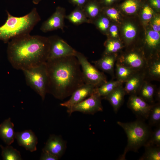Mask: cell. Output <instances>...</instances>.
Listing matches in <instances>:
<instances>
[{
	"label": "cell",
	"mask_w": 160,
	"mask_h": 160,
	"mask_svg": "<svg viewBox=\"0 0 160 160\" xmlns=\"http://www.w3.org/2000/svg\"><path fill=\"white\" fill-rule=\"evenodd\" d=\"M47 93L62 100L84 84L81 67L75 56L47 61Z\"/></svg>",
	"instance_id": "6da1fadb"
},
{
	"label": "cell",
	"mask_w": 160,
	"mask_h": 160,
	"mask_svg": "<svg viewBox=\"0 0 160 160\" xmlns=\"http://www.w3.org/2000/svg\"><path fill=\"white\" fill-rule=\"evenodd\" d=\"M8 43V59L15 69L22 71L47 60L50 46L48 37L28 34L12 39Z\"/></svg>",
	"instance_id": "7a4b0ae2"
},
{
	"label": "cell",
	"mask_w": 160,
	"mask_h": 160,
	"mask_svg": "<svg viewBox=\"0 0 160 160\" xmlns=\"http://www.w3.org/2000/svg\"><path fill=\"white\" fill-rule=\"evenodd\" d=\"M7 18L0 27V40L8 43L14 38L30 34L35 26L41 20L37 9L33 8L26 15L14 16L7 11Z\"/></svg>",
	"instance_id": "3957f363"
},
{
	"label": "cell",
	"mask_w": 160,
	"mask_h": 160,
	"mask_svg": "<svg viewBox=\"0 0 160 160\" xmlns=\"http://www.w3.org/2000/svg\"><path fill=\"white\" fill-rule=\"evenodd\" d=\"M117 123L123 129L127 137V145L123 153L119 158L120 160H125L128 152H137L141 147L144 146L151 133L149 127L140 120L126 123L118 121Z\"/></svg>",
	"instance_id": "277c9868"
},
{
	"label": "cell",
	"mask_w": 160,
	"mask_h": 160,
	"mask_svg": "<svg viewBox=\"0 0 160 160\" xmlns=\"http://www.w3.org/2000/svg\"><path fill=\"white\" fill-rule=\"evenodd\" d=\"M27 84L44 100L47 93L48 74L46 63L22 70Z\"/></svg>",
	"instance_id": "5b68a950"
},
{
	"label": "cell",
	"mask_w": 160,
	"mask_h": 160,
	"mask_svg": "<svg viewBox=\"0 0 160 160\" xmlns=\"http://www.w3.org/2000/svg\"><path fill=\"white\" fill-rule=\"evenodd\" d=\"M75 56L81 68L84 83L90 84L97 87L108 81L105 74L92 65L83 54L77 51Z\"/></svg>",
	"instance_id": "8992f818"
},
{
	"label": "cell",
	"mask_w": 160,
	"mask_h": 160,
	"mask_svg": "<svg viewBox=\"0 0 160 160\" xmlns=\"http://www.w3.org/2000/svg\"><path fill=\"white\" fill-rule=\"evenodd\" d=\"M102 99L94 91L90 96L83 101L67 108V112L70 115L76 111L93 115L98 112L102 111L103 108L101 103Z\"/></svg>",
	"instance_id": "52a82bcc"
},
{
	"label": "cell",
	"mask_w": 160,
	"mask_h": 160,
	"mask_svg": "<svg viewBox=\"0 0 160 160\" xmlns=\"http://www.w3.org/2000/svg\"><path fill=\"white\" fill-rule=\"evenodd\" d=\"M48 37L50 46L47 61L70 56H75L77 51L63 39L57 36Z\"/></svg>",
	"instance_id": "ba28073f"
},
{
	"label": "cell",
	"mask_w": 160,
	"mask_h": 160,
	"mask_svg": "<svg viewBox=\"0 0 160 160\" xmlns=\"http://www.w3.org/2000/svg\"><path fill=\"white\" fill-rule=\"evenodd\" d=\"M66 11L64 8L58 6L55 12L42 23L40 30L44 33L60 29L63 30Z\"/></svg>",
	"instance_id": "9c48e42d"
},
{
	"label": "cell",
	"mask_w": 160,
	"mask_h": 160,
	"mask_svg": "<svg viewBox=\"0 0 160 160\" xmlns=\"http://www.w3.org/2000/svg\"><path fill=\"white\" fill-rule=\"evenodd\" d=\"M152 105L137 95H130L127 103L128 107L137 116L146 119H148Z\"/></svg>",
	"instance_id": "30bf717a"
},
{
	"label": "cell",
	"mask_w": 160,
	"mask_h": 160,
	"mask_svg": "<svg viewBox=\"0 0 160 160\" xmlns=\"http://www.w3.org/2000/svg\"><path fill=\"white\" fill-rule=\"evenodd\" d=\"M117 61L116 63L137 71L144 70L147 62L146 58L136 52H131L122 56Z\"/></svg>",
	"instance_id": "8fae6325"
},
{
	"label": "cell",
	"mask_w": 160,
	"mask_h": 160,
	"mask_svg": "<svg viewBox=\"0 0 160 160\" xmlns=\"http://www.w3.org/2000/svg\"><path fill=\"white\" fill-rule=\"evenodd\" d=\"M95 88L93 85L84 83L73 92L69 100L60 105L67 108L77 104L90 96L94 92Z\"/></svg>",
	"instance_id": "7c38bea8"
},
{
	"label": "cell",
	"mask_w": 160,
	"mask_h": 160,
	"mask_svg": "<svg viewBox=\"0 0 160 160\" xmlns=\"http://www.w3.org/2000/svg\"><path fill=\"white\" fill-rule=\"evenodd\" d=\"M66 148V143L59 136L50 135L42 151L56 156L59 159L63 155Z\"/></svg>",
	"instance_id": "4fadbf2b"
},
{
	"label": "cell",
	"mask_w": 160,
	"mask_h": 160,
	"mask_svg": "<svg viewBox=\"0 0 160 160\" xmlns=\"http://www.w3.org/2000/svg\"><path fill=\"white\" fill-rule=\"evenodd\" d=\"M15 138L18 145L27 150L31 152L36 150L38 138L31 130H25L15 132Z\"/></svg>",
	"instance_id": "5bb4252c"
},
{
	"label": "cell",
	"mask_w": 160,
	"mask_h": 160,
	"mask_svg": "<svg viewBox=\"0 0 160 160\" xmlns=\"http://www.w3.org/2000/svg\"><path fill=\"white\" fill-rule=\"evenodd\" d=\"M145 80L144 70L137 71L125 82L124 89L126 95H137L138 91Z\"/></svg>",
	"instance_id": "9a60e30c"
},
{
	"label": "cell",
	"mask_w": 160,
	"mask_h": 160,
	"mask_svg": "<svg viewBox=\"0 0 160 160\" xmlns=\"http://www.w3.org/2000/svg\"><path fill=\"white\" fill-rule=\"evenodd\" d=\"M125 95L124 87L122 84L107 95L102 98L108 100L112 106L114 112L116 113L123 103Z\"/></svg>",
	"instance_id": "2e32d148"
},
{
	"label": "cell",
	"mask_w": 160,
	"mask_h": 160,
	"mask_svg": "<svg viewBox=\"0 0 160 160\" xmlns=\"http://www.w3.org/2000/svg\"><path fill=\"white\" fill-rule=\"evenodd\" d=\"M116 59V55L111 54L104 55L99 60L93 61L92 63L97 68L109 74L114 78V66Z\"/></svg>",
	"instance_id": "e0dca14e"
},
{
	"label": "cell",
	"mask_w": 160,
	"mask_h": 160,
	"mask_svg": "<svg viewBox=\"0 0 160 160\" xmlns=\"http://www.w3.org/2000/svg\"><path fill=\"white\" fill-rule=\"evenodd\" d=\"M15 134L11 118L5 119L0 124V137L7 145H10L14 142Z\"/></svg>",
	"instance_id": "ac0fdd59"
},
{
	"label": "cell",
	"mask_w": 160,
	"mask_h": 160,
	"mask_svg": "<svg viewBox=\"0 0 160 160\" xmlns=\"http://www.w3.org/2000/svg\"><path fill=\"white\" fill-rule=\"evenodd\" d=\"M151 58L147 60L144 70L145 79L159 81L160 60L159 58Z\"/></svg>",
	"instance_id": "d6986e66"
},
{
	"label": "cell",
	"mask_w": 160,
	"mask_h": 160,
	"mask_svg": "<svg viewBox=\"0 0 160 160\" xmlns=\"http://www.w3.org/2000/svg\"><path fill=\"white\" fill-rule=\"evenodd\" d=\"M156 89L154 85L145 79L140 88L137 95L150 104L154 103V95Z\"/></svg>",
	"instance_id": "ffe728a7"
},
{
	"label": "cell",
	"mask_w": 160,
	"mask_h": 160,
	"mask_svg": "<svg viewBox=\"0 0 160 160\" xmlns=\"http://www.w3.org/2000/svg\"><path fill=\"white\" fill-rule=\"evenodd\" d=\"M65 18L75 25L91 23L87 17L83 9L78 7H76L70 14L66 15Z\"/></svg>",
	"instance_id": "44dd1931"
},
{
	"label": "cell",
	"mask_w": 160,
	"mask_h": 160,
	"mask_svg": "<svg viewBox=\"0 0 160 160\" xmlns=\"http://www.w3.org/2000/svg\"><path fill=\"white\" fill-rule=\"evenodd\" d=\"M137 72L129 67L117 63H116V80L122 83L126 82Z\"/></svg>",
	"instance_id": "7402d4cb"
},
{
	"label": "cell",
	"mask_w": 160,
	"mask_h": 160,
	"mask_svg": "<svg viewBox=\"0 0 160 160\" xmlns=\"http://www.w3.org/2000/svg\"><path fill=\"white\" fill-rule=\"evenodd\" d=\"M123 84L117 80H111L107 81L99 87H96L95 92L102 98L107 95L117 87Z\"/></svg>",
	"instance_id": "603a6c76"
},
{
	"label": "cell",
	"mask_w": 160,
	"mask_h": 160,
	"mask_svg": "<svg viewBox=\"0 0 160 160\" xmlns=\"http://www.w3.org/2000/svg\"><path fill=\"white\" fill-rule=\"evenodd\" d=\"M99 3L96 0H89L83 8V9L88 19L92 20L96 18L100 12Z\"/></svg>",
	"instance_id": "cb8c5ba5"
},
{
	"label": "cell",
	"mask_w": 160,
	"mask_h": 160,
	"mask_svg": "<svg viewBox=\"0 0 160 160\" xmlns=\"http://www.w3.org/2000/svg\"><path fill=\"white\" fill-rule=\"evenodd\" d=\"M1 155L4 160H21L22 159L19 151L10 145H0Z\"/></svg>",
	"instance_id": "d4e9b609"
},
{
	"label": "cell",
	"mask_w": 160,
	"mask_h": 160,
	"mask_svg": "<svg viewBox=\"0 0 160 160\" xmlns=\"http://www.w3.org/2000/svg\"><path fill=\"white\" fill-rule=\"evenodd\" d=\"M144 154L139 159L140 160H160V147L154 145L145 146Z\"/></svg>",
	"instance_id": "484cf974"
},
{
	"label": "cell",
	"mask_w": 160,
	"mask_h": 160,
	"mask_svg": "<svg viewBox=\"0 0 160 160\" xmlns=\"http://www.w3.org/2000/svg\"><path fill=\"white\" fill-rule=\"evenodd\" d=\"M148 119L150 125L155 126L160 125V102L152 105Z\"/></svg>",
	"instance_id": "4316f807"
},
{
	"label": "cell",
	"mask_w": 160,
	"mask_h": 160,
	"mask_svg": "<svg viewBox=\"0 0 160 160\" xmlns=\"http://www.w3.org/2000/svg\"><path fill=\"white\" fill-rule=\"evenodd\" d=\"M160 39L159 32L150 31L148 32L145 39L146 44L149 48L156 49L159 44Z\"/></svg>",
	"instance_id": "83f0119b"
},
{
	"label": "cell",
	"mask_w": 160,
	"mask_h": 160,
	"mask_svg": "<svg viewBox=\"0 0 160 160\" xmlns=\"http://www.w3.org/2000/svg\"><path fill=\"white\" fill-rule=\"evenodd\" d=\"M140 0H125L120 5L121 9L127 14L135 12L140 4Z\"/></svg>",
	"instance_id": "f1b7e54d"
},
{
	"label": "cell",
	"mask_w": 160,
	"mask_h": 160,
	"mask_svg": "<svg viewBox=\"0 0 160 160\" xmlns=\"http://www.w3.org/2000/svg\"><path fill=\"white\" fill-rule=\"evenodd\" d=\"M105 51L104 55L111 54L119 51L122 47L121 44L116 40H109L105 44Z\"/></svg>",
	"instance_id": "f546056e"
},
{
	"label": "cell",
	"mask_w": 160,
	"mask_h": 160,
	"mask_svg": "<svg viewBox=\"0 0 160 160\" xmlns=\"http://www.w3.org/2000/svg\"><path fill=\"white\" fill-rule=\"evenodd\" d=\"M154 145L160 147V127L158 126L152 133L144 146Z\"/></svg>",
	"instance_id": "4dcf8cb0"
},
{
	"label": "cell",
	"mask_w": 160,
	"mask_h": 160,
	"mask_svg": "<svg viewBox=\"0 0 160 160\" xmlns=\"http://www.w3.org/2000/svg\"><path fill=\"white\" fill-rule=\"evenodd\" d=\"M123 31L124 36L127 39H132L136 35V29L135 27L131 24L128 23L125 25Z\"/></svg>",
	"instance_id": "1f68e13d"
},
{
	"label": "cell",
	"mask_w": 160,
	"mask_h": 160,
	"mask_svg": "<svg viewBox=\"0 0 160 160\" xmlns=\"http://www.w3.org/2000/svg\"><path fill=\"white\" fill-rule=\"evenodd\" d=\"M110 22L108 18L101 17L96 22V25L98 28L102 31H105L108 28Z\"/></svg>",
	"instance_id": "d6a6232c"
},
{
	"label": "cell",
	"mask_w": 160,
	"mask_h": 160,
	"mask_svg": "<svg viewBox=\"0 0 160 160\" xmlns=\"http://www.w3.org/2000/svg\"><path fill=\"white\" fill-rule=\"evenodd\" d=\"M153 10L149 4H146L144 5L142 10V17L145 20H150L152 17Z\"/></svg>",
	"instance_id": "836d02e7"
},
{
	"label": "cell",
	"mask_w": 160,
	"mask_h": 160,
	"mask_svg": "<svg viewBox=\"0 0 160 160\" xmlns=\"http://www.w3.org/2000/svg\"><path fill=\"white\" fill-rule=\"evenodd\" d=\"M106 15L111 19L118 22L119 19V15L117 10L114 7H110L105 10Z\"/></svg>",
	"instance_id": "e575fe53"
},
{
	"label": "cell",
	"mask_w": 160,
	"mask_h": 160,
	"mask_svg": "<svg viewBox=\"0 0 160 160\" xmlns=\"http://www.w3.org/2000/svg\"><path fill=\"white\" fill-rule=\"evenodd\" d=\"M59 159L58 157L49 153L43 151L40 158L41 160H57Z\"/></svg>",
	"instance_id": "d590c367"
},
{
	"label": "cell",
	"mask_w": 160,
	"mask_h": 160,
	"mask_svg": "<svg viewBox=\"0 0 160 160\" xmlns=\"http://www.w3.org/2000/svg\"><path fill=\"white\" fill-rule=\"evenodd\" d=\"M70 2L76 7L83 8L89 0H69Z\"/></svg>",
	"instance_id": "8d00e7d4"
},
{
	"label": "cell",
	"mask_w": 160,
	"mask_h": 160,
	"mask_svg": "<svg viewBox=\"0 0 160 160\" xmlns=\"http://www.w3.org/2000/svg\"><path fill=\"white\" fill-rule=\"evenodd\" d=\"M153 29L154 31L159 32L160 31V18L156 17L153 20Z\"/></svg>",
	"instance_id": "74e56055"
},
{
	"label": "cell",
	"mask_w": 160,
	"mask_h": 160,
	"mask_svg": "<svg viewBox=\"0 0 160 160\" xmlns=\"http://www.w3.org/2000/svg\"><path fill=\"white\" fill-rule=\"evenodd\" d=\"M109 31L113 37H117L118 34V29L116 25H111Z\"/></svg>",
	"instance_id": "f35d334b"
},
{
	"label": "cell",
	"mask_w": 160,
	"mask_h": 160,
	"mask_svg": "<svg viewBox=\"0 0 160 160\" xmlns=\"http://www.w3.org/2000/svg\"><path fill=\"white\" fill-rule=\"evenodd\" d=\"M151 6L157 9L160 8V0H149Z\"/></svg>",
	"instance_id": "ab89813d"
},
{
	"label": "cell",
	"mask_w": 160,
	"mask_h": 160,
	"mask_svg": "<svg viewBox=\"0 0 160 160\" xmlns=\"http://www.w3.org/2000/svg\"><path fill=\"white\" fill-rule=\"evenodd\" d=\"M116 0H101L100 3L106 6L111 5L114 3Z\"/></svg>",
	"instance_id": "60d3db41"
},
{
	"label": "cell",
	"mask_w": 160,
	"mask_h": 160,
	"mask_svg": "<svg viewBox=\"0 0 160 160\" xmlns=\"http://www.w3.org/2000/svg\"><path fill=\"white\" fill-rule=\"evenodd\" d=\"M156 100L158 101V102H160V89H156L154 95Z\"/></svg>",
	"instance_id": "b9f144b4"
},
{
	"label": "cell",
	"mask_w": 160,
	"mask_h": 160,
	"mask_svg": "<svg viewBox=\"0 0 160 160\" xmlns=\"http://www.w3.org/2000/svg\"><path fill=\"white\" fill-rule=\"evenodd\" d=\"M42 0H32L33 3L35 4H38Z\"/></svg>",
	"instance_id": "7bdbcfd3"
}]
</instances>
